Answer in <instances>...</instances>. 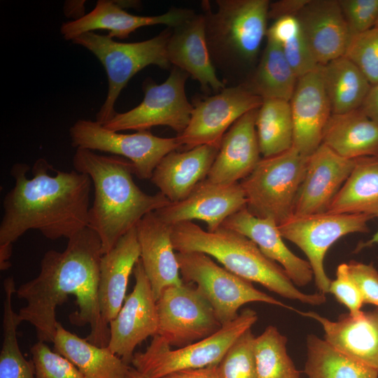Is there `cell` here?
I'll return each instance as SVG.
<instances>
[{"label":"cell","mask_w":378,"mask_h":378,"mask_svg":"<svg viewBox=\"0 0 378 378\" xmlns=\"http://www.w3.org/2000/svg\"><path fill=\"white\" fill-rule=\"evenodd\" d=\"M102 255L101 240L88 226L68 239L63 251H46L38 276L16 289L18 298L27 302L18 313V319L34 327L38 341L53 342L56 308L73 295L78 309L69 316L71 322L88 324L90 332L85 339L108 346L109 326L102 317L97 294Z\"/></svg>","instance_id":"6da1fadb"},{"label":"cell","mask_w":378,"mask_h":378,"mask_svg":"<svg viewBox=\"0 0 378 378\" xmlns=\"http://www.w3.org/2000/svg\"><path fill=\"white\" fill-rule=\"evenodd\" d=\"M43 158L34 164L28 178V164H15L10 175L15 185L3 200L0 223V269L10 267L13 243L30 230L56 240L70 239L88 226L90 192V176L76 170H55Z\"/></svg>","instance_id":"7a4b0ae2"},{"label":"cell","mask_w":378,"mask_h":378,"mask_svg":"<svg viewBox=\"0 0 378 378\" xmlns=\"http://www.w3.org/2000/svg\"><path fill=\"white\" fill-rule=\"evenodd\" d=\"M74 170L88 175L94 188L88 227L99 236L102 255L109 251L147 214L171 202L160 192L150 195L135 183L134 169L128 160L76 148Z\"/></svg>","instance_id":"3957f363"},{"label":"cell","mask_w":378,"mask_h":378,"mask_svg":"<svg viewBox=\"0 0 378 378\" xmlns=\"http://www.w3.org/2000/svg\"><path fill=\"white\" fill-rule=\"evenodd\" d=\"M172 240L177 252H201L215 258L228 271L269 290L304 304L320 305L325 294L301 292L285 270L266 257L246 236L221 226L215 231L203 230L192 221L172 225Z\"/></svg>","instance_id":"277c9868"},{"label":"cell","mask_w":378,"mask_h":378,"mask_svg":"<svg viewBox=\"0 0 378 378\" xmlns=\"http://www.w3.org/2000/svg\"><path fill=\"white\" fill-rule=\"evenodd\" d=\"M214 12L202 1L205 35L211 62L227 86L237 85L239 71L255 62L267 36L270 1L217 0Z\"/></svg>","instance_id":"5b68a950"},{"label":"cell","mask_w":378,"mask_h":378,"mask_svg":"<svg viewBox=\"0 0 378 378\" xmlns=\"http://www.w3.org/2000/svg\"><path fill=\"white\" fill-rule=\"evenodd\" d=\"M169 28L152 38L139 42H118L108 35H101L94 31L84 33L71 41L93 53L107 74V95L96 115L97 122L104 125L117 113L115 111L116 100L137 72L149 65L165 69L169 68L171 64L167 50L172 33Z\"/></svg>","instance_id":"8992f818"},{"label":"cell","mask_w":378,"mask_h":378,"mask_svg":"<svg viewBox=\"0 0 378 378\" xmlns=\"http://www.w3.org/2000/svg\"><path fill=\"white\" fill-rule=\"evenodd\" d=\"M257 321V313L245 309L214 334L176 349L155 335L144 352L134 354L131 363L147 378H162L181 370L216 365L237 339Z\"/></svg>","instance_id":"52a82bcc"},{"label":"cell","mask_w":378,"mask_h":378,"mask_svg":"<svg viewBox=\"0 0 378 378\" xmlns=\"http://www.w3.org/2000/svg\"><path fill=\"white\" fill-rule=\"evenodd\" d=\"M308 158L293 147L261 158L253 171L239 182L248 211L255 216L272 218L278 225L293 215Z\"/></svg>","instance_id":"ba28073f"},{"label":"cell","mask_w":378,"mask_h":378,"mask_svg":"<svg viewBox=\"0 0 378 378\" xmlns=\"http://www.w3.org/2000/svg\"><path fill=\"white\" fill-rule=\"evenodd\" d=\"M176 257L182 281L196 285L222 326L234 320L239 309L248 302H265L298 312L219 266L204 253L177 252Z\"/></svg>","instance_id":"9c48e42d"},{"label":"cell","mask_w":378,"mask_h":378,"mask_svg":"<svg viewBox=\"0 0 378 378\" xmlns=\"http://www.w3.org/2000/svg\"><path fill=\"white\" fill-rule=\"evenodd\" d=\"M69 134L71 145L76 148L102 151L128 160L141 179H150L162 158L181 147L176 137H160L148 130L123 134L90 120H77L70 127Z\"/></svg>","instance_id":"30bf717a"},{"label":"cell","mask_w":378,"mask_h":378,"mask_svg":"<svg viewBox=\"0 0 378 378\" xmlns=\"http://www.w3.org/2000/svg\"><path fill=\"white\" fill-rule=\"evenodd\" d=\"M373 217L365 214L323 212L292 215L279 225L284 239L306 255L319 292L329 293L331 280L324 268V259L330 247L341 237L351 233L369 231L368 223Z\"/></svg>","instance_id":"8fae6325"},{"label":"cell","mask_w":378,"mask_h":378,"mask_svg":"<svg viewBox=\"0 0 378 378\" xmlns=\"http://www.w3.org/2000/svg\"><path fill=\"white\" fill-rule=\"evenodd\" d=\"M188 76L174 66L168 78L160 85L145 80L143 101L127 112L117 113L102 125L115 132L142 131L156 126H168L181 134L188 126L192 110L185 91Z\"/></svg>","instance_id":"7c38bea8"},{"label":"cell","mask_w":378,"mask_h":378,"mask_svg":"<svg viewBox=\"0 0 378 378\" xmlns=\"http://www.w3.org/2000/svg\"><path fill=\"white\" fill-rule=\"evenodd\" d=\"M190 283L164 289L156 300L158 332L171 346L181 348L204 339L222 325L205 298Z\"/></svg>","instance_id":"4fadbf2b"},{"label":"cell","mask_w":378,"mask_h":378,"mask_svg":"<svg viewBox=\"0 0 378 378\" xmlns=\"http://www.w3.org/2000/svg\"><path fill=\"white\" fill-rule=\"evenodd\" d=\"M262 101L242 85L227 86L192 105L188 126L176 137L187 150L206 144L220 148L223 135L233 123L258 108Z\"/></svg>","instance_id":"5bb4252c"},{"label":"cell","mask_w":378,"mask_h":378,"mask_svg":"<svg viewBox=\"0 0 378 378\" xmlns=\"http://www.w3.org/2000/svg\"><path fill=\"white\" fill-rule=\"evenodd\" d=\"M133 273V290L125 297L118 314L108 324V347L127 365L132 362L136 346L158 332L156 300L140 259Z\"/></svg>","instance_id":"9a60e30c"},{"label":"cell","mask_w":378,"mask_h":378,"mask_svg":"<svg viewBox=\"0 0 378 378\" xmlns=\"http://www.w3.org/2000/svg\"><path fill=\"white\" fill-rule=\"evenodd\" d=\"M246 205V197L240 183L220 184L206 178L185 199L170 202L155 213L171 225L192 220H202L206 223L207 230L213 232L220 227L229 216Z\"/></svg>","instance_id":"2e32d148"},{"label":"cell","mask_w":378,"mask_h":378,"mask_svg":"<svg viewBox=\"0 0 378 378\" xmlns=\"http://www.w3.org/2000/svg\"><path fill=\"white\" fill-rule=\"evenodd\" d=\"M289 102L293 122V147L309 156L322 144L324 128L332 114L321 65L298 78Z\"/></svg>","instance_id":"e0dca14e"},{"label":"cell","mask_w":378,"mask_h":378,"mask_svg":"<svg viewBox=\"0 0 378 378\" xmlns=\"http://www.w3.org/2000/svg\"><path fill=\"white\" fill-rule=\"evenodd\" d=\"M356 160L342 158L321 144L309 156L293 214L308 215L326 212L353 170Z\"/></svg>","instance_id":"ac0fdd59"},{"label":"cell","mask_w":378,"mask_h":378,"mask_svg":"<svg viewBox=\"0 0 378 378\" xmlns=\"http://www.w3.org/2000/svg\"><path fill=\"white\" fill-rule=\"evenodd\" d=\"M194 13L190 9L172 8L162 15L139 16L127 12L116 1L98 0L93 10L82 18L64 22L60 33L65 40L72 41L84 33L105 29L112 38L124 39L142 27L165 24L174 28Z\"/></svg>","instance_id":"d6986e66"},{"label":"cell","mask_w":378,"mask_h":378,"mask_svg":"<svg viewBox=\"0 0 378 378\" xmlns=\"http://www.w3.org/2000/svg\"><path fill=\"white\" fill-rule=\"evenodd\" d=\"M295 17L319 65L344 56L351 36L338 0H308Z\"/></svg>","instance_id":"ffe728a7"},{"label":"cell","mask_w":378,"mask_h":378,"mask_svg":"<svg viewBox=\"0 0 378 378\" xmlns=\"http://www.w3.org/2000/svg\"><path fill=\"white\" fill-rule=\"evenodd\" d=\"M136 231L140 260L157 300L166 288L183 283L172 240V225L153 211L138 222Z\"/></svg>","instance_id":"44dd1931"},{"label":"cell","mask_w":378,"mask_h":378,"mask_svg":"<svg viewBox=\"0 0 378 378\" xmlns=\"http://www.w3.org/2000/svg\"><path fill=\"white\" fill-rule=\"evenodd\" d=\"M172 29L167 47L170 64L197 80L204 91L216 94L224 89L209 55L203 14L194 13Z\"/></svg>","instance_id":"7402d4cb"},{"label":"cell","mask_w":378,"mask_h":378,"mask_svg":"<svg viewBox=\"0 0 378 378\" xmlns=\"http://www.w3.org/2000/svg\"><path fill=\"white\" fill-rule=\"evenodd\" d=\"M258 109L243 115L223 135L206 178L209 181L220 184L239 183L255 168L261 160L255 128Z\"/></svg>","instance_id":"603a6c76"},{"label":"cell","mask_w":378,"mask_h":378,"mask_svg":"<svg viewBox=\"0 0 378 378\" xmlns=\"http://www.w3.org/2000/svg\"><path fill=\"white\" fill-rule=\"evenodd\" d=\"M222 226L253 241L266 257L280 264L295 286H307L313 279L309 262L287 247L278 224L272 218L255 216L246 206L229 216Z\"/></svg>","instance_id":"cb8c5ba5"},{"label":"cell","mask_w":378,"mask_h":378,"mask_svg":"<svg viewBox=\"0 0 378 378\" xmlns=\"http://www.w3.org/2000/svg\"><path fill=\"white\" fill-rule=\"evenodd\" d=\"M297 312L318 322L324 340L334 347L378 371V309L341 314L335 321L314 312Z\"/></svg>","instance_id":"d4e9b609"},{"label":"cell","mask_w":378,"mask_h":378,"mask_svg":"<svg viewBox=\"0 0 378 378\" xmlns=\"http://www.w3.org/2000/svg\"><path fill=\"white\" fill-rule=\"evenodd\" d=\"M139 259L136 227L102 255L97 294L101 315L106 324H109L122 307L129 277Z\"/></svg>","instance_id":"484cf974"},{"label":"cell","mask_w":378,"mask_h":378,"mask_svg":"<svg viewBox=\"0 0 378 378\" xmlns=\"http://www.w3.org/2000/svg\"><path fill=\"white\" fill-rule=\"evenodd\" d=\"M218 150V146L206 144L172 151L160 162L150 180L171 202L181 201L207 178Z\"/></svg>","instance_id":"4316f807"},{"label":"cell","mask_w":378,"mask_h":378,"mask_svg":"<svg viewBox=\"0 0 378 378\" xmlns=\"http://www.w3.org/2000/svg\"><path fill=\"white\" fill-rule=\"evenodd\" d=\"M322 144L349 160L378 157V125L360 108L332 113L324 128Z\"/></svg>","instance_id":"83f0119b"},{"label":"cell","mask_w":378,"mask_h":378,"mask_svg":"<svg viewBox=\"0 0 378 378\" xmlns=\"http://www.w3.org/2000/svg\"><path fill=\"white\" fill-rule=\"evenodd\" d=\"M53 351L69 360L84 378H126L130 369L108 346H99L66 330L58 322Z\"/></svg>","instance_id":"f1b7e54d"},{"label":"cell","mask_w":378,"mask_h":378,"mask_svg":"<svg viewBox=\"0 0 378 378\" xmlns=\"http://www.w3.org/2000/svg\"><path fill=\"white\" fill-rule=\"evenodd\" d=\"M327 212L378 217V157L356 160Z\"/></svg>","instance_id":"f546056e"},{"label":"cell","mask_w":378,"mask_h":378,"mask_svg":"<svg viewBox=\"0 0 378 378\" xmlns=\"http://www.w3.org/2000/svg\"><path fill=\"white\" fill-rule=\"evenodd\" d=\"M297 80L281 46L267 37L266 46L257 66L241 85L262 99H278L290 102Z\"/></svg>","instance_id":"4dcf8cb0"},{"label":"cell","mask_w":378,"mask_h":378,"mask_svg":"<svg viewBox=\"0 0 378 378\" xmlns=\"http://www.w3.org/2000/svg\"><path fill=\"white\" fill-rule=\"evenodd\" d=\"M326 91L333 114L360 107L371 84L363 73L344 56L321 65Z\"/></svg>","instance_id":"1f68e13d"},{"label":"cell","mask_w":378,"mask_h":378,"mask_svg":"<svg viewBox=\"0 0 378 378\" xmlns=\"http://www.w3.org/2000/svg\"><path fill=\"white\" fill-rule=\"evenodd\" d=\"M308 378H378V371L342 353L315 335L307 338Z\"/></svg>","instance_id":"d6a6232c"},{"label":"cell","mask_w":378,"mask_h":378,"mask_svg":"<svg viewBox=\"0 0 378 378\" xmlns=\"http://www.w3.org/2000/svg\"><path fill=\"white\" fill-rule=\"evenodd\" d=\"M255 128L262 158L274 156L292 148L293 122L290 102L264 99L258 109Z\"/></svg>","instance_id":"836d02e7"},{"label":"cell","mask_w":378,"mask_h":378,"mask_svg":"<svg viewBox=\"0 0 378 378\" xmlns=\"http://www.w3.org/2000/svg\"><path fill=\"white\" fill-rule=\"evenodd\" d=\"M286 343V337L273 326H267L255 337L258 378H300V372L287 353Z\"/></svg>","instance_id":"e575fe53"},{"label":"cell","mask_w":378,"mask_h":378,"mask_svg":"<svg viewBox=\"0 0 378 378\" xmlns=\"http://www.w3.org/2000/svg\"><path fill=\"white\" fill-rule=\"evenodd\" d=\"M255 340L251 328L237 339L216 365L219 378H258Z\"/></svg>","instance_id":"d590c367"},{"label":"cell","mask_w":378,"mask_h":378,"mask_svg":"<svg viewBox=\"0 0 378 378\" xmlns=\"http://www.w3.org/2000/svg\"><path fill=\"white\" fill-rule=\"evenodd\" d=\"M344 57L363 73L371 85L378 83V28L351 36Z\"/></svg>","instance_id":"8d00e7d4"},{"label":"cell","mask_w":378,"mask_h":378,"mask_svg":"<svg viewBox=\"0 0 378 378\" xmlns=\"http://www.w3.org/2000/svg\"><path fill=\"white\" fill-rule=\"evenodd\" d=\"M36 378H84L77 368L46 344L38 341L30 349Z\"/></svg>","instance_id":"74e56055"},{"label":"cell","mask_w":378,"mask_h":378,"mask_svg":"<svg viewBox=\"0 0 378 378\" xmlns=\"http://www.w3.org/2000/svg\"><path fill=\"white\" fill-rule=\"evenodd\" d=\"M351 36L375 27L378 19V0H338Z\"/></svg>","instance_id":"f35d334b"},{"label":"cell","mask_w":378,"mask_h":378,"mask_svg":"<svg viewBox=\"0 0 378 378\" xmlns=\"http://www.w3.org/2000/svg\"><path fill=\"white\" fill-rule=\"evenodd\" d=\"M329 293L349 309L351 315L356 316L362 311L361 307L364 304L363 298L349 273L347 263L338 265L336 278L330 282Z\"/></svg>","instance_id":"ab89813d"},{"label":"cell","mask_w":378,"mask_h":378,"mask_svg":"<svg viewBox=\"0 0 378 378\" xmlns=\"http://www.w3.org/2000/svg\"><path fill=\"white\" fill-rule=\"evenodd\" d=\"M284 56L297 78L312 71L319 65L314 59L302 30L282 45Z\"/></svg>","instance_id":"60d3db41"},{"label":"cell","mask_w":378,"mask_h":378,"mask_svg":"<svg viewBox=\"0 0 378 378\" xmlns=\"http://www.w3.org/2000/svg\"><path fill=\"white\" fill-rule=\"evenodd\" d=\"M348 265L349 273L358 286L364 304L378 307V271L371 264L351 260Z\"/></svg>","instance_id":"b9f144b4"},{"label":"cell","mask_w":378,"mask_h":378,"mask_svg":"<svg viewBox=\"0 0 378 378\" xmlns=\"http://www.w3.org/2000/svg\"><path fill=\"white\" fill-rule=\"evenodd\" d=\"M300 29L295 16H284L275 20L267 29L266 36L281 46L298 34Z\"/></svg>","instance_id":"7bdbcfd3"},{"label":"cell","mask_w":378,"mask_h":378,"mask_svg":"<svg viewBox=\"0 0 378 378\" xmlns=\"http://www.w3.org/2000/svg\"><path fill=\"white\" fill-rule=\"evenodd\" d=\"M308 0H283L270 3L268 18L275 20L284 16H295Z\"/></svg>","instance_id":"ee69618b"},{"label":"cell","mask_w":378,"mask_h":378,"mask_svg":"<svg viewBox=\"0 0 378 378\" xmlns=\"http://www.w3.org/2000/svg\"><path fill=\"white\" fill-rule=\"evenodd\" d=\"M162 378H219L216 365L174 372Z\"/></svg>","instance_id":"f6af8a7d"},{"label":"cell","mask_w":378,"mask_h":378,"mask_svg":"<svg viewBox=\"0 0 378 378\" xmlns=\"http://www.w3.org/2000/svg\"><path fill=\"white\" fill-rule=\"evenodd\" d=\"M360 108L378 125V83L371 86Z\"/></svg>","instance_id":"bcb514c9"},{"label":"cell","mask_w":378,"mask_h":378,"mask_svg":"<svg viewBox=\"0 0 378 378\" xmlns=\"http://www.w3.org/2000/svg\"><path fill=\"white\" fill-rule=\"evenodd\" d=\"M85 1H66L64 5V15L76 20L85 15Z\"/></svg>","instance_id":"7dc6e473"},{"label":"cell","mask_w":378,"mask_h":378,"mask_svg":"<svg viewBox=\"0 0 378 378\" xmlns=\"http://www.w3.org/2000/svg\"><path fill=\"white\" fill-rule=\"evenodd\" d=\"M377 244H378V230L369 240L359 244L356 248V251L358 252L364 248L370 247Z\"/></svg>","instance_id":"c3c4849f"},{"label":"cell","mask_w":378,"mask_h":378,"mask_svg":"<svg viewBox=\"0 0 378 378\" xmlns=\"http://www.w3.org/2000/svg\"><path fill=\"white\" fill-rule=\"evenodd\" d=\"M126 378H147L144 374L137 371L134 368H130Z\"/></svg>","instance_id":"681fc988"},{"label":"cell","mask_w":378,"mask_h":378,"mask_svg":"<svg viewBox=\"0 0 378 378\" xmlns=\"http://www.w3.org/2000/svg\"><path fill=\"white\" fill-rule=\"evenodd\" d=\"M374 27L378 28V19H377V22H376V24H375V27Z\"/></svg>","instance_id":"f907efd6"}]
</instances>
